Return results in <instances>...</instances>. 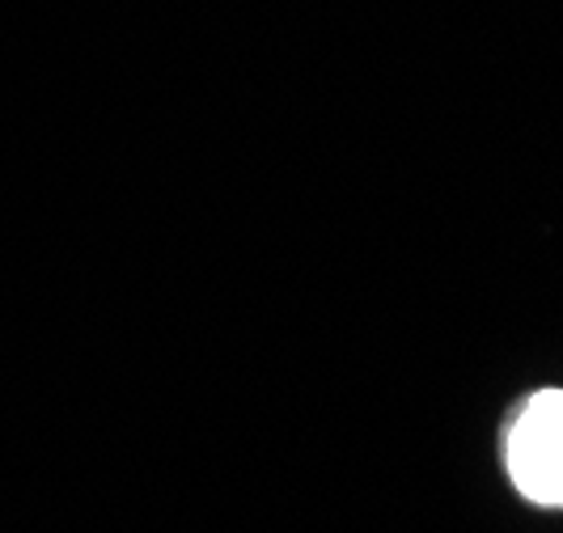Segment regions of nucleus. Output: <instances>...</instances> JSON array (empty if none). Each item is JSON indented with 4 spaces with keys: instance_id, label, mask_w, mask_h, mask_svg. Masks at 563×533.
<instances>
[{
    "instance_id": "1",
    "label": "nucleus",
    "mask_w": 563,
    "mask_h": 533,
    "mask_svg": "<svg viewBox=\"0 0 563 533\" xmlns=\"http://www.w3.org/2000/svg\"><path fill=\"white\" fill-rule=\"evenodd\" d=\"M508 470L521 496L563 508V390H542L526 402L508 436Z\"/></svg>"
}]
</instances>
